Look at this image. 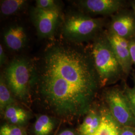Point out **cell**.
<instances>
[{"label":"cell","instance_id":"ffe728a7","mask_svg":"<svg viewBox=\"0 0 135 135\" xmlns=\"http://www.w3.org/2000/svg\"><path fill=\"white\" fill-rule=\"evenodd\" d=\"M129 48L133 64L135 66V37L129 40Z\"/></svg>","mask_w":135,"mask_h":135},{"label":"cell","instance_id":"44dd1931","mask_svg":"<svg viewBox=\"0 0 135 135\" xmlns=\"http://www.w3.org/2000/svg\"><path fill=\"white\" fill-rule=\"evenodd\" d=\"M120 135H135V127H125L121 131Z\"/></svg>","mask_w":135,"mask_h":135},{"label":"cell","instance_id":"e0dca14e","mask_svg":"<svg viewBox=\"0 0 135 135\" xmlns=\"http://www.w3.org/2000/svg\"><path fill=\"white\" fill-rule=\"evenodd\" d=\"M0 135H26V133L18 126L5 124L1 127Z\"/></svg>","mask_w":135,"mask_h":135},{"label":"cell","instance_id":"277c9868","mask_svg":"<svg viewBox=\"0 0 135 135\" xmlns=\"http://www.w3.org/2000/svg\"><path fill=\"white\" fill-rule=\"evenodd\" d=\"M103 21L100 19L81 15L69 16L64 22V35L72 40H84L94 37L101 29Z\"/></svg>","mask_w":135,"mask_h":135},{"label":"cell","instance_id":"4fadbf2b","mask_svg":"<svg viewBox=\"0 0 135 135\" xmlns=\"http://www.w3.org/2000/svg\"><path fill=\"white\" fill-rule=\"evenodd\" d=\"M100 124V114H98L95 110L90 109L88 114L80 128L81 135H92L98 130Z\"/></svg>","mask_w":135,"mask_h":135},{"label":"cell","instance_id":"cb8c5ba5","mask_svg":"<svg viewBox=\"0 0 135 135\" xmlns=\"http://www.w3.org/2000/svg\"><path fill=\"white\" fill-rule=\"evenodd\" d=\"M131 6L133 9V11L134 12V14L135 15V1H133L131 2Z\"/></svg>","mask_w":135,"mask_h":135},{"label":"cell","instance_id":"5b68a950","mask_svg":"<svg viewBox=\"0 0 135 135\" xmlns=\"http://www.w3.org/2000/svg\"><path fill=\"white\" fill-rule=\"evenodd\" d=\"M109 110L117 123L125 127L135 126V115L124 93L112 89L106 94Z\"/></svg>","mask_w":135,"mask_h":135},{"label":"cell","instance_id":"8992f818","mask_svg":"<svg viewBox=\"0 0 135 135\" xmlns=\"http://www.w3.org/2000/svg\"><path fill=\"white\" fill-rule=\"evenodd\" d=\"M60 17V10L58 6L47 9L36 7L33 11L32 17L39 36L48 37L52 35Z\"/></svg>","mask_w":135,"mask_h":135},{"label":"cell","instance_id":"5bb4252c","mask_svg":"<svg viewBox=\"0 0 135 135\" xmlns=\"http://www.w3.org/2000/svg\"><path fill=\"white\" fill-rule=\"evenodd\" d=\"M54 123L48 116L42 115L37 119L34 125V133L36 135H48L53 130Z\"/></svg>","mask_w":135,"mask_h":135},{"label":"cell","instance_id":"7402d4cb","mask_svg":"<svg viewBox=\"0 0 135 135\" xmlns=\"http://www.w3.org/2000/svg\"><path fill=\"white\" fill-rule=\"evenodd\" d=\"M6 56L2 46L0 45V63L1 65H3L5 63Z\"/></svg>","mask_w":135,"mask_h":135},{"label":"cell","instance_id":"603a6c76","mask_svg":"<svg viewBox=\"0 0 135 135\" xmlns=\"http://www.w3.org/2000/svg\"><path fill=\"white\" fill-rule=\"evenodd\" d=\"M59 135H76V134L72 131L66 130L62 132Z\"/></svg>","mask_w":135,"mask_h":135},{"label":"cell","instance_id":"8fae6325","mask_svg":"<svg viewBox=\"0 0 135 135\" xmlns=\"http://www.w3.org/2000/svg\"><path fill=\"white\" fill-rule=\"evenodd\" d=\"M100 124L96 132L92 135H120L117 122L109 109L103 108L100 112Z\"/></svg>","mask_w":135,"mask_h":135},{"label":"cell","instance_id":"9c48e42d","mask_svg":"<svg viewBox=\"0 0 135 135\" xmlns=\"http://www.w3.org/2000/svg\"><path fill=\"white\" fill-rule=\"evenodd\" d=\"M120 0H85L80 4L87 12L97 15H109L117 12L124 7Z\"/></svg>","mask_w":135,"mask_h":135},{"label":"cell","instance_id":"3957f363","mask_svg":"<svg viewBox=\"0 0 135 135\" xmlns=\"http://www.w3.org/2000/svg\"><path fill=\"white\" fill-rule=\"evenodd\" d=\"M34 69L24 58L12 61L5 71V81L15 97L25 100L29 95V87L34 79Z\"/></svg>","mask_w":135,"mask_h":135},{"label":"cell","instance_id":"30bf717a","mask_svg":"<svg viewBox=\"0 0 135 135\" xmlns=\"http://www.w3.org/2000/svg\"><path fill=\"white\" fill-rule=\"evenodd\" d=\"M27 39V34L23 27H11L4 34L5 44L9 48L18 51L24 47Z\"/></svg>","mask_w":135,"mask_h":135},{"label":"cell","instance_id":"7a4b0ae2","mask_svg":"<svg viewBox=\"0 0 135 135\" xmlns=\"http://www.w3.org/2000/svg\"><path fill=\"white\" fill-rule=\"evenodd\" d=\"M91 55L100 86L115 83L124 74L107 37L95 41Z\"/></svg>","mask_w":135,"mask_h":135},{"label":"cell","instance_id":"52a82bcc","mask_svg":"<svg viewBox=\"0 0 135 135\" xmlns=\"http://www.w3.org/2000/svg\"><path fill=\"white\" fill-rule=\"evenodd\" d=\"M106 37L124 74H129L133 64L131 56L129 40L122 38L110 31L107 34Z\"/></svg>","mask_w":135,"mask_h":135},{"label":"cell","instance_id":"9a60e30c","mask_svg":"<svg viewBox=\"0 0 135 135\" xmlns=\"http://www.w3.org/2000/svg\"><path fill=\"white\" fill-rule=\"evenodd\" d=\"M15 100L11 95L4 76L0 79V110L3 113L5 109L11 105H14Z\"/></svg>","mask_w":135,"mask_h":135},{"label":"cell","instance_id":"7c38bea8","mask_svg":"<svg viewBox=\"0 0 135 135\" xmlns=\"http://www.w3.org/2000/svg\"><path fill=\"white\" fill-rule=\"evenodd\" d=\"M3 114L5 119L11 124L14 125L22 124L26 122L28 119L27 112L15 104L7 107Z\"/></svg>","mask_w":135,"mask_h":135},{"label":"cell","instance_id":"ac0fdd59","mask_svg":"<svg viewBox=\"0 0 135 135\" xmlns=\"http://www.w3.org/2000/svg\"><path fill=\"white\" fill-rule=\"evenodd\" d=\"M134 85L132 87L126 86L124 94L135 115V76L134 75Z\"/></svg>","mask_w":135,"mask_h":135},{"label":"cell","instance_id":"d6986e66","mask_svg":"<svg viewBox=\"0 0 135 135\" xmlns=\"http://www.w3.org/2000/svg\"><path fill=\"white\" fill-rule=\"evenodd\" d=\"M57 6L53 0H37L36 1V7L41 9H47Z\"/></svg>","mask_w":135,"mask_h":135},{"label":"cell","instance_id":"2e32d148","mask_svg":"<svg viewBox=\"0 0 135 135\" xmlns=\"http://www.w3.org/2000/svg\"><path fill=\"white\" fill-rule=\"evenodd\" d=\"M26 1L25 0H4L1 1V12L4 16L14 14L20 10Z\"/></svg>","mask_w":135,"mask_h":135},{"label":"cell","instance_id":"6da1fadb","mask_svg":"<svg viewBox=\"0 0 135 135\" xmlns=\"http://www.w3.org/2000/svg\"><path fill=\"white\" fill-rule=\"evenodd\" d=\"M33 82L45 106L65 118L89 111L100 86L91 53L62 43L46 49L34 69Z\"/></svg>","mask_w":135,"mask_h":135},{"label":"cell","instance_id":"ba28073f","mask_svg":"<svg viewBox=\"0 0 135 135\" xmlns=\"http://www.w3.org/2000/svg\"><path fill=\"white\" fill-rule=\"evenodd\" d=\"M110 31L127 40L135 37V16L133 11H122L114 16Z\"/></svg>","mask_w":135,"mask_h":135}]
</instances>
